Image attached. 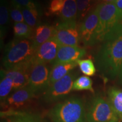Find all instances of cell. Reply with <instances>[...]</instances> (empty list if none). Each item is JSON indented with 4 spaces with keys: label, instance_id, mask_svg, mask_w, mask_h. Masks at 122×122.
Instances as JSON below:
<instances>
[{
    "label": "cell",
    "instance_id": "6da1fadb",
    "mask_svg": "<svg viewBox=\"0 0 122 122\" xmlns=\"http://www.w3.org/2000/svg\"><path fill=\"white\" fill-rule=\"evenodd\" d=\"M95 62L99 71L107 77L114 78L119 75L122 65V30L102 42Z\"/></svg>",
    "mask_w": 122,
    "mask_h": 122
},
{
    "label": "cell",
    "instance_id": "7a4b0ae2",
    "mask_svg": "<svg viewBox=\"0 0 122 122\" xmlns=\"http://www.w3.org/2000/svg\"><path fill=\"white\" fill-rule=\"evenodd\" d=\"M99 22L95 35L94 45L102 42L114 33L122 30V11L114 2L102 3L97 6Z\"/></svg>",
    "mask_w": 122,
    "mask_h": 122
},
{
    "label": "cell",
    "instance_id": "3957f363",
    "mask_svg": "<svg viewBox=\"0 0 122 122\" xmlns=\"http://www.w3.org/2000/svg\"><path fill=\"white\" fill-rule=\"evenodd\" d=\"M35 51L31 40L14 39L5 48L2 63L5 70L31 63L30 60Z\"/></svg>",
    "mask_w": 122,
    "mask_h": 122
},
{
    "label": "cell",
    "instance_id": "277c9868",
    "mask_svg": "<svg viewBox=\"0 0 122 122\" xmlns=\"http://www.w3.org/2000/svg\"><path fill=\"white\" fill-rule=\"evenodd\" d=\"M52 122H87L84 103L78 97H71L56 104L49 112Z\"/></svg>",
    "mask_w": 122,
    "mask_h": 122
},
{
    "label": "cell",
    "instance_id": "5b68a950",
    "mask_svg": "<svg viewBox=\"0 0 122 122\" xmlns=\"http://www.w3.org/2000/svg\"><path fill=\"white\" fill-rule=\"evenodd\" d=\"M118 119L108 101L100 96L92 100L86 110L87 122H117Z\"/></svg>",
    "mask_w": 122,
    "mask_h": 122
},
{
    "label": "cell",
    "instance_id": "8992f818",
    "mask_svg": "<svg viewBox=\"0 0 122 122\" xmlns=\"http://www.w3.org/2000/svg\"><path fill=\"white\" fill-rule=\"evenodd\" d=\"M76 76L77 74L71 71L50 85L44 93V100L48 103H53L65 97L72 91L73 84L76 79Z\"/></svg>",
    "mask_w": 122,
    "mask_h": 122
},
{
    "label": "cell",
    "instance_id": "52a82bcc",
    "mask_svg": "<svg viewBox=\"0 0 122 122\" xmlns=\"http://www.w3.org/2000/svg\"><path fill=\"white\" fill-rule=\"evenodd\" d=\"M50 72V71L45 64L37 63L32 66L28 86L36 95L44 93L49 87Z\"/></svg>",
    "mask_w": 122,
    "mask_h": 122
},
{
    "label": "cell",
    "instance_id": "ba28073f",
    "mask_svg": "<svg viewBox=\"0 0 122 122\" xmlns=\"http://www.w3.org/2000/svg\"><path fill=\"white\" fill-rule=\"evenodd\" d=\"M55 27L54 37L61 46H77L80 40L79 30L76 21L61 22Z\"/></svg>",
    "mask_w": 122,
    "mask_h": 122
},
{
    "label": "cell",
    "instance_id": "9c48e42d",
    "mask_svg": "<svg viewBox=\"0 0 122 122\" xmlns=\"http://www.w3.org/2000/svg\"><path fill=\"white\" fill-rule=\"evenodd\" d=\"M60 45L54 37L39 46L35 50L31 58L32 65L42 63L46 65L54 62L57 57Z\"/></svg>",
    "mask_w": 122,
    "mask_h": 122
},
{
    "label": "cell",
    "instance_id": "30bf717a",
    "mask_svg": "<svg viewBox=\"0 0 122 122\" xmlns=\"http://www.w3.org/2000/svg\"><path fill=\"white\" fill-rule=\"evenodd\" d=\"M99 22L97 9L91 10L81 24L79 29L80 40L85 46L94 45L95 35Z\"/></svg>",
    "mask_w": 122,
    "mask_h": 122
},
{
    "label": "cell",
    "instance_id": "8fae6325",
    "mask_svg": "<svg viewBox=\"0 0 122 122\" xmlns=\"http://www.w3.org/2000/svg\"><path fill=\"white\" fill-rule=\"evenodd\" d=\"M32 65H20L9 70H1V74L8 76L13 81L14 90L16 91L28 85L30 73Z\"/></svg>",
    "mask_w": 122,
    "mask_h": 122
},
{
    "label": "cell",
    "instance_id": "7c38bea8",
    "mask_svg": "<svg viewBox=\"0 0 122 122\" xmlns=\"http://www.w3.org/2000/svg\"><path fill=\"white\" fill-rule=\"evenodd\" d=\"M36 94L28 85L15 91L13 94L7 97L3 104L10 108L8 110H13L23 106L30 100L34 98Z\"/></svg>",
    "mask_w": 122,
    "mask_h": 122
},
{
    "label": "cell",
    "instance_id": "4fadbf2b",
    "mask_svg": "<svg viewBox=\"0 0 122 122\" xmlns=\"http://www.w3.org/2000/svg\"><path fill=\"white\" fill-rule=\"evenodd\" d=\"M86 51L84 49L78 46H59L57 57L53 65L63 63L76 62L84 57Z\"/></svg>",
    "mask_w": 122,
    "mask_h": 122
},
{
    "label": "cell",
    "instance_id": "5bb4252c",
    "mask_svg": "<svg viewBox=\"0 0 122 122\" xmlns=\"http://www.w3.org/2000/svg\"><path fill=\"white\" fill-rule=\"evenodd\" d=\"M1 117L5 122H43L38 115L13 110L1 112Z\"/></svg>",
    "mask_w": 122,
    "mask_h": 122
},
{
    "label": "cell",
    "instance_id": "9a60e30c",
    "mask_svg": "<svg viewBox=\"0 0 122 122\" xmlns=\"http://www.w3.org/2000/svg\"><path fill=\"white\" fill-rule=\"evenodd\" d=\"M55 27L51 25H40L34 30L31 40L35 50L54 36Z\"/></svg>",
    "mask_w": 122,
    "mask_h": 122
},
{
    "label": "cell",
    "instance_id": "2e32d148",
    "mask_svg": "<svg viewBox=\"0 0 122 122\" xmlns=\"http://www.w3.org/2000/svg\"><path fill=\"white\" fill-rule=\"evenodd\" d=\"M77 65V62L53 65L50 72V85L69 74Z\"/></svg>",
    "mask_w": 122,
    "mask_h": 122
},
{
    "label": "cell",
    "instance_id": "e0dca14e",
    "mask_svg": "<svg viewBox=\"0 0 122 122\" xmlns=\"http://www.w3.org/2000/svg\"><path fill=\"white\" fill-rule=\"evenodd\" d=\"M107 95L108 102L118 118L122 120V90L110 88Z\"/></svg>",
    "mask_w": 122,
    "mask_h": 122
},
{
    "label": "cell",
    "instance_id": "ac0fdd59",
    "mask_svg": "<svg viewBox=\"0 0 122 122\" xmlns=\"http://www.w3.org/2000/svg\"><path fill=\"white\" fill-rule=\"evenodd\" d=\"M77 14L76 0H65L63 7L59 14L62 22L76 21Z\"/></svg>",
    "mask_w": 122,
    "mask_h": 122
},
{
    "label": "cell",
    "instance_id": "d6986e66",
    "mask_svg": "<svg viewBox=\"0 0 122 122\" xmlns=\"http://www.w3.org/2000/svg\"><path fill=\"white\" fill-rule=\"evenodd\" d=\"M9 14L10 9H9L7 0H1L0 5V36L1 43L4 40L7 34L9 26Z\"/></svg>",
    "mask_w": 122,
    "mask_h": 122
},
{
    "label": "cell",
    "instance_id": "ffe728a7",
    "mask_svg": "<svg viewBox=\"0 0 122 122\" xmlns=\"http://www.w3.org/2000/svg\"><path fill=\"white\" fill-rule=\"evenodd\" d=\"M14 33L16 39L31 40L34 30L32 27H30L26 23H15Z\"/></svg>",
    "mask_w": 122,
    "mask_h": 122
},
{
    "label": "cell",
    "instance_id": "44dd1931",
    "mask_svg": "<svg viewBox=\"0 0 122 122\" xmlns=\"http://www.w3.org/2000/svg\"><path fill=\"white\" fill-rule=\"evenodd\" d=\"M12 90H14L13 80L8 76L1 74L0 99H1V103H4L5 102Z\"/></svg>",
    "mask_w": 122,
    "mask_h": 122
},
{
    "label": "cell",
    "instance_id": "7402d4cb",
    "mask_svg": "<svg viewBox=\"0 0 122 122\" xmlns=\"http://www.w3.org/2000/svg\"><path fill=\"white\" fill-rule=\"evenodd\" d=\"M24 21L30 27H36L39 23L40 11L39 9H30L28 7H21Z\"/></svg>",
    "mask_w": 122,
    "mask_h": 122
},
{
    "label": "cell",
    "instance_id": "603a6c76",
    "mask_svg": "<svg viewBox=\"0 0 122 122\" xmlns=\"http://www.w3.org/2000/svg\"><path fill=\"white\" fill-rule=\"evenodd\" d=\"M92 79L88 76H81L75 80L73 84L72 91H89L94 93Z\"/></svg>",
    "mask_w": 122,
    "mask_h": 122
},
{
    "label": "cell",
    "instance_id": "cb8c5ba5",
    "mask_svg": "<svg viewBox=\"0 0 122 122\" xmlns=\"http://www.w3.org/2000/svg\"><path fill=\"white\" fill-rule=\"evenodd\" d=\"M76 62L77 65H79L80 71L85 75L91 76L96 74V68L91 59H79Z\"/></svg>",
    "mask_w": 122,
    "mask_h": 122
},
{
    "label": "cell",
    "instance_id": "d4e9b609",
    "mask_svg": "<svg viewBox=\"0 0 122 122\" xmlns=\"http://www.w3.org/2000/svg\"><path fill=\"white\" fill-rule=\"evenodd\" d=\"M10 15L11 19L15 23H22L24 22L21 6L13 1H11L10 7Z\"/></svg>",
    "mask_w": 122,
    "mask_h": 122
},
{
    "label": "cell",
    "instance_id": "484cf974",
    "mask_svg": "<svg viewBox=\"0 0 122 122\" xmlns=\"http://www.w3.org/2000/svg\"><path fill=\"white\" fill-rule=\"evenodd\" d=\"M65 0H51L48 8L49 15L60 14Z\"/></svg>",
    "mask_w": 122,
    "mask_h": 122
},
{
    "label": "cell",
    "instance_id": "4316f807",
    "mask_svg": "<svg viewBox=\"0 0 122 122\" xmlns=\"http://www.w3.org/2000/svg\"><path fill=\"white\" fill-rule=\"evenodd\" d=\"M92 0H76L78 14L81 18L84 17L89 11Z\"/></svg>",
    "mask_w": 122,
    "mask_h": 122
},
{
    "label": "cell",
    "instance_id": "83f0119b",
    "mask_svg": "<svg viewBox=\"0 0 122 122\" xmlns=\"http://www.w3.org/2000/svg\"><path fill=\"white\" fill-rule=\"evenodd\" d=\"M21 7H28L30 9H39L38 5L33 0H11Z\"/></svg>",
    "mask_w": 122,
    "mask_h": 122
},
{
    "label": "cell",
    "instance_id": "f1b7e54d",
    "mask_svg": "<svg viewBox=\"0 0 122 122\" xmlns=\"http://www.w3.org/2000/svg\"><path fill=\"white\" fill-rule=\"evenodd\" d=\"M114 3L115 4L116 6L118 7V9L122 11V0H116Z\"/></svg>",
    "mask_w": 122,
    "mask_h": 122
},
{
    "label": "cell",
    "instance_id": "f546056e",
    "mask_svg": "<svg viewBox=\"0 0 122 122\" xmlns=\"http://www.w3.org/2000/svg\"><path fill=\"white\" fill-rule=\"evenodd\" d=\"M119 76L120 79L122 81V65L121 69H120V73H119Z\"/></svg>",
    "mask_w": 122,
    "mask_h": 122
},
{
    "label": "cell",
    "instance_id": "4dcf8cb0",
    "mask_svg": "<svg viewBox=\"0 0 122 122\" xmlns=\"http://www.w3.org/2000/svg\"><path fill=\"white\" fill-rule=\"evenodd\" d=\"M105 1V2H107V3H109V2H114L116 0H104Z\"/></svg>",
    "mask_w": 122,
    "mask_h": 122
},
{
    "label": "cell",
    "instance_id": "1f68e13d",
    "mask_svg": "<svg viewBox=\"0 0 122 122\" xmlns=\"http://www.w3.org/2000/svg\"><path fill=\"white\" fill-rule=\"evenodd\" d=\"M1 122H5L4 121V120H1Z\"/></svg>",
    "mask_w": 122,
    "mask_h": 122
},
{
    "label": "cell",
    "instance_id": "d6a6232c",
    "mask_svg": "<svg viewBox=\"0 0 122 122\" xmlns=\"http://www.w3.org/2000/svg\"><path fill=\"white\" fill-rule=\"evenodd\" d=\"M115 122V121H113V122Z\"/></svg>",
    "mask_w": 122,
    "mask_h": 122
}]
</instances>
